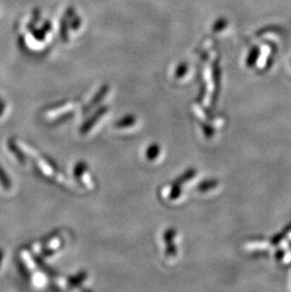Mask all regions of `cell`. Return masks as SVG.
Listing matches in <instances>:
<instances>
[{
  "label": "cell",
  "mask_w": 291,
  "mask_h": 292,
  "mask_svg": "<svg viewBox=\"0 0 291 292\" xmlns=\"http://www.w3.org/2000/svg\"><path fill=\"white\" fill-rule=\"evenodd\" d=\"M0 182L3 186L5 189H10L11 188V181L9 180L6 173L4 172L3 168L0 167Z\"/></svg>",
  "instance_id": "7a4b0ae2"
},
{
  "label": "cell",
  "mask_w": 291,
  "mask_h": 292,
  "mask_svg": "<svg viewBox=\"0 0 291 292\" xmlns=\"http://www.w3.org/2000/svg\"><path fill=\"white\" fill-rule=\"evenodd\" d=\"M3 259V251L2 250H0V262H1V260Z\"/></svg>",
  "instance_id": "3957f363"
},
{
  "label": "cell",
  "mask_w": 291,
  "mask_h": 292,
  "mask_svg": "<svg viewBox=\"0 0 291 292\" xmlns=\"http://www.w3.org/2000/svg\"><path fill=\"white\" fill-rule=\"evenodd\" d=\"M8 146H9V149L11 150V152L14 153V155L16 156V158L20 161L22 164H24L25 161H26L25 160V156H23V154H22L20 151L18 150V148H16V145L14 144V142H13V141H9Z\"/></svg>",
  "instance_id": "6da1fadb"
}]
</instances>
